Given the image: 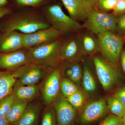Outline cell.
<instances>
[{
  "label": "cell",
  "mask_w": 125,
  "mask_h": 125,
  "mask_svg": "<svg viewBox=\"0 0 125 125\" xmlns=\"http://www.w3.org/2000/svg\"><path fill=\"white\" fill-rule=\"evenodd\" d=\"M62 77L60 65L51 67L39 84L40 101L43 106L52 105L60 93V82Z\"/></svg>",
  "instance_id": "4"
},
{
  "label": "cell",
  "mask_w": 125,
  "mask_h": 125,
  "mask_svg": "<svg viewBox=\"0 0 125 125\" xmlns=\"http://www.w3.org/2000/svg\"><path fill=\"white\" fill-rule=\"evenodd\" d=\"M122 121H123V125H125V113L122 117Z\"/></svg>",
  "instance_id": "39"
},
{
  "label": "cell",
  "mask_w": 125,
  "mask_h": 125,
  "mask_svg": "<svg viewBox=\"0 0 125 125\" xmlns=\"http://www.w3.org/2000/svg\"><path fill=\"white\" fill-rule=\"evenodd\" d=\"M117 22V19L114 15L94 9L82 26L98 36L107 31H116Z\"/></svg>",
  "instance_id": "5"
},
{
  "label": "cell",
  "mask_w": 125,
  "mask_h": 125,
  "mask_svg": "<svg viewBox=\"0 0 125 125\" xmlns=\"http://www.w3.org/2000/svg\"><path fill=\"white\" fill-rule=\"evenodd\" d=\"M60 92L65 98L80 90L78 86L67 78L62 77L60 82Z\"/></svg>",
  "instance_id": "24"
},
{
  "label": "cell",
  "mask_w": 125,
  "mask_h": 125,
  "mask_svg": "<svg viewBox=\"0 0 125 125\" xmlns=\"http://www.w3.org/2000/svg\"><path fill=\"white\" fill-rule=\"evenodd\" d=\"M17 4L24 6H36L41 4L45 0H15Z\"/></svg>",
  "instance_id": "32"
},
{
  "label": "cell",
  "mask_w": 125,
  "mask_h": 125,
  "mask_svg": "<svg viewBox=\"0 0 125 125\" xmlns=\"http://www.w3.org/2000/svg\"><path fill=\"white\" fill-rule=\"evenodd\" d=\"M123 39L124 41H125V35L123 37Z\"/></svg>",
  "instance_id": "40"
},
{
  "label": "cell",
  "mask_w": 125,
  "mask_h": 125,
  "mask_svg": "<svg viewBox=\"0 0 125 125\" xmlns=\"http://www.w3.org/2000/svg\"><path fill=\"white\" fill-rule=\"evenodd\" d=\"M14 101V98L12 93L0 100V118L6 117Z\"/></svg>",
  "instance_id": "27"
},
{
  "label": "cell",
  "mask_w": 125,
  "mask_h": 125,
  "mask_svg": "<svg viewBox=\"0 0 125 125\" xmlns=\"http://www.w3.org/2000/svg\"><path fill=\"white\" fill-rule=\"evenodd\" d=\"M114 94L125 106V86L118 88Z\"/></svg>",
  "instance_id": "33"
},
{
  "label": "cell",
  "mask_w": 125,
  "mask_h": 125,
  "mask_svg": "<svg viewBox=\"0 0 125 125\" xmlns=\"http://www.w3.org/2000/svg\"><path fill=\"white\" fill-rule=\"evenodd\" d=\"M58 125H74L76 109L60 93L52 103Z\"/></svg>",
  "instance_id": "9"
},
{
  "label": "cell",
  "mask_w": 125,
  "mask_h": 125,
  "mask_svg": "<svg viewBox=\"0 0 125 125\" xmlns=\"http://www.w3.org/2000/svg\"><path fill=\"white\" fill-rule=\"evenodd\" d=\"M29 103L14 99L11 109L6 117L10 125H13L22 116Z\"/></svg>",
  "instance_id": "21"
},
{
  "label": "cell",
  "mask_w": 125,
  "mask_h": 125,
  "mask_svg": "<svg viewBox=\"0 0 125 125\" xmlns=\"http://www.w3.org/2000/svg\"><path fill=\"white\" fill-rule=\"evenodd\" d=\"M43 106L40 98L30 103L22 116L12 125H39Z\"/></svg>",
  "instance_id": "16"
},
{
  "label": "cell",
  "mask_w": 125,
  "mask_h": 125,
  "mask_svg": "<svg viewBox=\"0 0 125 125\" xmlns=\"http://www.w3.org/2000/svg\"><path fill=\"white\" fill-rule=\"evenodd\" d=\"M106 100L102 99L89 104L83 109L79 117L80 122L88 125L98 121L108 115Z\"/></svg>",
  "instance_id": "10"
},
{
  "label": "cell",
  "mask_w": 125,
  "mask_h": 125,
  "mask_svg": "<svg viewBox=\"0 0 125 125\" xmlns=\"http://www.w3.org/2000/svg\"><path fill=\"white\" fill-rule=\"evenodd\" d=\"M116 31L118 33V36H123V37L125 36V13L120 15L117 19Z\"/></svg>",
  "instance_id": "30"
},
{
  "label": "cell",
  "mask_w": 125,
  "mask_h": 125,
  "mask_svg": "<svg viewBox=\"0 0 125 125\" xmlns=\"http://www.w3.org/2000/svg\"><path fill=\"white\" fill-rule=\"evenodd\" d=\"M41 125H58L55 113L52 105L43 107L41 116Z\"/></svg>",
  "instance_id": "25"
},
{
  "label": "cell",
  "mask_w": 125,
  "mask_h": 125,
  "mask_svg": "<svg viewBox=\"0 0 125 125\" xmlns=\"http://www.w3.org/2000/svg\"><path fill=\"white\" fill-rule=\"evenodd\" d=\"M24 34L18 31L5 32L0 35V52L8 53L24 48L23 38Z\"/></svg>",
  "instance_id": "15"
},
{
  "label": "cell",
  "mask_w": 125,
  "mask_h": 125,
  "mask_svg": "<svg viewBox=\"0 0 125 125\" xmlns=\"http://www.w3.org/2000/svg\"><path fill=\"white\" fill-rule=\"evenodd\" d=\"M44 15L45 19L51 26L62 34L76 32L83 28L80 23L66 15L59 5H52L47 7Z\"/></svg>",
  "instance_id": "3"
},
{
  "label": "cell",
  "mask_w": 125,
  "mask_h": 125,
  "mask_svg": "<svg viewBox=\"0 0 125 125\" xmlns=\"http://www.w3.org/2000/svg\"><path fill=\"white\" fill-rule=\"evenodd\" d=\"M85 55L90 56L100 52V47L98 37L91 34L85 33L81 36Z\"/></svg>",
  "instance_id": "20"
},
{
  "label": "cell",
  "mask_w": 125,
  "mask_h": 125,
  "mask_svg": "<svg viewBox=\"0 0 125 125\" xmlns=\"http://www.w3.org/2000/svg\"><path fill=\"white\" fill-rule=\"evenodd\" d=\"M72 19L79 22H85L90 13L97 4L85 0H61Z\"/></svg>",
  "instance_id": "12"
},
{
  "label": "cell",
  "mask_w": 125,
  "mask_h": 125,
  "mask_svg": "<svg viewBox=\"0 0 125 125\" xmlns=\"http://www.w3.org/2000/svg\"><path fill=\"white\" fill-rule=\"evenodd\" d=\"M51 68L32 62L10 72L13 77L21 84L32 85L40 83Z\"/></svg>",
  "instance_id": "7"
},
{
  "label": "cell",
  "mask_w": 125,
  "mask_h": 125,
  "mask_svg": "<svg viewBox=\"0 0 125 125\" xmlns=\"http://www.w3.org/2000/svg\"><path fill=\"white\" fill-rule=\"evenodd\" d=\"M8 3L7 0H0V8L4 7Z\"/></svg>",
  "instance_id": "37"
},
{
  "label": "cell",
  "mask_w": 125,
  "mask_h": 125,
  "mask_svg": "<svg viewBox=\"0 0 125 125\" xmlns=\"http://www.w3.org/2000/svg\"><path fill=\"white\" fill-rule=\"evenodd\" d=\"M84 55L80 36L75 35L63 42L61 50V61L79 62Z\"/></svg>",
  "instance_id": "14"
},
{
  "label": "cell",
  "mask_w": 125,
  "mask_h": 125,
  "mask_svg": "<svg viewBox=\"0 0 125 125\" xmlns=\"http://www.w3.org/2000/svg\"><path fill=\"white\" fill-rule=\"evenodd\" d=\"M83 86L85 92L92 93L96 88L95 80L89 66L86 62L83 63Z\"/></svg>",
  "instance_id": "22"
},
{
  "label": "cell",
  "mask_w": 125,
  "mask_h": 125,
  "mask_svg": "<svg viewBox=\"0 0 125 125\" xmlns=\"http://www.w3.org/2000/svg\"><path fill=\"white\" fill-rule=\"evenodd\" d=\"M16 81L10 71H0V100L11 94Z\"/></svg>",
  "instance_id": "19"
},
{
  "label": "cell",
  "mask_w": 125,
  "mask_h": 125,
  "mask_svg": "<svg viewBox=\"0 0 125 125\" xmlns=\"http://www.w3.org/2000/svg\"><path fill=\"white\" fill-rule=\"evenodd\" d=\"M66 99L76 109H80L83 107L87 101L85 93L80 90Z\"/></svg>",
  "instance_id": "26"
},
{
  "label": "cell",
  "mask_w": 125,
  "mask_h": 125,
  "mask_svg": "<svg viewBox=\"0 0 125 125\" xmlns=\"http://www.w3.org/2000/svg\"><path fill=\"white\" fill-rule=\"evenodd\" d=\"M85 0L88 1H91V2H94L97 4L98 2V0Z\"/></svg>",
  "instance_id": "38"
},
{
  "label": "cell",
  "mask_w": 125,
  "mask_h": 125,
  "mask_svg": "<svg viewBox=\"0 0 125 125\" xmlns=\"http://www.w3.org/2000/svg\"><path fill=\"white\" fill-rule=\"evenodd\" d=\"M62 34L61 32L52 26L32 33L24 34L23 38L24 48L28 49L38 45L51 42L60 38Z\"/></svg>",
  "instance_id": "11"
},
{
  "label": "cell",
  "mask_w": 125,
  "mask_h": 125,
  "mask_svg": "<svg viewBox=\"0 0 125 125\" xmlns=\"http://www.w3.org/2000/svg\"><path fill=\"white\" fill-rule=\"evenodd\" d=\"M98 125H123L122 117L112 114L107 115Z\"/></svg>",
  "instance_id": "28"
},
{
  "label": "cell",
  "mask_w": 125,
  "mask_h": 125,
  "mask_svg": "<svg viewBox=\"0 0 125 125\" xmlns=\"http://www.w3.org/2000/svg\"><path fill=\"white\" fill-rule=\"evenodd\" d=\"M63 42L60 38L27 49L32 62L52 67L61 62L60 52Z\"/></svg>",
  "instance_id": "1"
},
{
  "label": "cell",
  "mask_w": 125,
  "mask_h": 125,
  "mask_svg": "<svg viewBox=\"0 0 125 125\" xmlns=\"http://www.w3.org/2000/svg\"><path fill=\"white\" fill-rule=\"evenodd\" d=\"M96 73L104 89L107 91L114 87L120 77L116 65L99 56L93 58Z\"/></svg>",
  "instance_id": "8"
},
{
  "label": "cell",
  "mask_w": 125,
  "mask_h": 125,
  "mask_svg": "<svg viewBox=\"0 0 125 125\" xmlns=\"http://www.w3.org/2000/svg\"><path fill=\"white\" fill-rule=\"evenodd\" d=\"M12 94L15 100L31 103L40 98V85L39 84L32 85H23L16 80Z\"/></svg>",
  "instance_id": "17"
},
{
  "label": "cell",
  "mask_w": 125,
  "mask_h": 125,
  "mask_svg": "<svg viewBox=\"0 0 125 125\" xmlns=\"http://www.w3.org/2000/svg\"><path fill=\"white\" fill-rule=\"evenodd\" d=\"M51 27L46 20L36 14H20L6 21L3 25L4 32L16 31L27 34Z\"/></svg>",
  "instance_id": "2"
},
{
  "label": "cell",
  "mask_w": 125,
  "mask_h": 125,
  "mask_svg": "<svg viewBox=\"0 0 125 125\" xmlns=\"http://www.w3.org/2000/svg\"><path fill=\"white\" fill-rule=\"evenodd\" d=\"M28 49L25 48L0 55V69L11 71L32 62Z\"/></svg>",
  "instance_id": "13"
},
{
  "label": "cell",
  "mask_w": 125,
  "mask_h": 125,
  "mask_svg": "<svg viewBox=\"0 0 125 125\" xmlns=\"http://www.w3.org/2000/svg\"><path fill=\"white\" fill-rule=\"evenodd\" d=\"M10 10L7 8L5 7L0 8V19L6 15L10 13Z\"/></svg>",
  "instance_id": "35"
},
{
  "label": "cell",
  "mask_w": 125,
  "mask_h": 125,
  "mask_svg": "<svg viewBox=\"0 0 125 125\" xmlns=\"http://www.w3.org/2000/svg\"><path fill=\"white\" fill-rule=\"evenodd\" d=\"M60 62V66L62 76L71 81L80 89L83 77L82 65L79 62L61 61Z\"/></svg>",
  "instance_id": "18"
},
{
  "label": "cell",
  "mask_w": 125,
  "mask_h": 125,
  "mask_svg": "<svg viewBox=\"0 0 125 125\" xmlns=\"http://www.w3.org/2000/svg\"><path fill=\"white\" fill-rule=\"evenodd\" d=\"M100 52L104 58L109 62L116 65L118 63L123 49L124 40L115 32L108 31L97 36Z\"/></svg>",
  "instance_id": "6"
},
{
  "label": "cell",
  "mask_w": 125,
  "mask_h": 125,
  "mask_svg": "<svg viewBox=\"0 0 125 125\" xmlns=\"http://www.w3.org/2000/svg\"><path fill=\"white\" fill-rule=\"evenodd\" d=\"M121 64L123 72L125 74V49H122L120 55Z\"/></svg>",
  "instance_id": "34"
},
{
  "label": "cell",
  "mask_w": 125,
  "mask_h": 125,
  "mask_svg": "<svg viewBox=\"0 0 125 125\" xmlns=\"http://www.w3.org/2000/svg\"><path fill=\"white\" fill-rule=\"evenodd\" d=\"M106 100L109 111L117 116L122 117L125 113V106L114 94L108 96Z\"/></svg>",
  "instance_id": "23"
},
{
  "label": "cell",
  "mask_w": 125,
  "mask_h": 125,
  "mask_svg": "<svg viewBox=\"0 0 125 125\" xmlns=\"http://www.w3.org/2000/svg\"><path fill=\"white\" fill-rule=\"evenodd\" d=\"M118 0H98L97 5L101 10L106 11L113 10Z\"/></svg>",
  "instance_id": "29"
},
{
  "label": "cell",
  "mask_w": 125,
  "mask_h": 125,
  "mask_svg": "<svg viewBox=\"0 0 125 125\" xmlns=\"http://www.w3.org/2000/svg\"><path fill=\"white\" fill-rule=\"evenodd\" d=\"M113 10L115 16H120L125 13V0H118L115 7Z\"/></svg>",
  "instance_id": "31"
},
{
  "label": "cell",
  "mask_w": 125,
  "mask_h": 125,
  "mask_svg": "<svg viewBox=\"0 0 125 125\" xmlns=\"http://www.w3.org/2000/svg\"><path fill=\"white\" fill-rule=\"evenodd\" d=\"M0 125H11L9 122L6 117L0 118Z\"/></svg>",
  "instance_id": "36"
}]
</instances>
